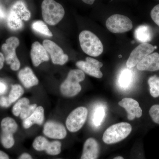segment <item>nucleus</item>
I'll return each mask as SVG.
<instances>
[{
  "instance_id": "1",
  "label": "nucleus",
  "mask_w": 159,
  "mask_h": 159,
  "mask_svg": "<svg viewBox=\"0 0 159 159\" xmlns=\"http://www.w3.org/2000/svg\"><path fill=\"white\" fill-rule=\"evenodd\" d=\"M84 78L85 74L81 70H71L68 74L66 79L61 85V93L68 97L76 96L81 90V87L79 83L84 80Z\"/></svg>"
},
{
  "instance_id": "2",
  "label": "nucleus",
  "mask_w": 159,
  "mask_h": 159,
  "mask_svg": "<svg viewBox=\"0 0 159 159\" xmlns=\"http://www.w3.org/2000/svg\"><path fill=\"white\" fill-rule=\"evenodd\" d=\"M82 51L92 57H97L102 54L103 47L102 42L96 34L90 31H82L79 36Z\"/></svg>"
},
{
  "instance_id": "3",
  "label": "nucleus",
  "mask_w": 159,
  "mask_h": 159,
  "mask_svg": "<svg viewBox=\"0 0 159 159\" xmlns=\"http://www.w3.org/2000/svg\"><path fill=\"white\" fill-rule=\"evenodd\" d=\"M41 8L43 19L50 25L58 24L65 13L62 6L54 0H43Z\"/></svg>"
},
{
  "instance_id": "4",
  "label": "nucleus",
  "mask_w": 159,
  "mask_h": 159,
  "mask_svg": "<svg viewBox=\"0 0 159 159\" xmlns=\"http://www.w3.org/2000/svg\"><path fill=\"white\" fill-rule=\"evenodd\" d=\"M132 126L127 122H120L111 125L106 130L102 137L107 144H115L122 141L131 132Z\"/></svg>"
},
{
  "instance_id": "5",
  "label": "nucleus",
  "mask_w": 159,
  "mask_h": 159,
  "mask_svg": "<svg viewBox=\"0 0 159 159\" xmlns=\"http://www.w3.org/2000/svg\"><path fill=\"white\" fill-rule=\"evenodd\" d=\"M20 44L19 40L17 38L11 37L6 40V43L2 45V51L5 57V61L10 66L12 70L17 71L19 70L20 63L16 56V48Z\"/></svg>"
},
{
  "instance_id": "6",
  "label": "nucleus",
  "mask_w": 159,
  "mask_h": 159,
  "mask_svg": "<svg viewBox=\"0 0 159 159\" xmlns=\"http://www.w3.org/2000/svg\"><path fill=\"white\" fill-rule=\"evenodd\" d=\"M106 26L109 31L114 33H123L130 31L133 23L129 18L120 14L111 16L107 20Z\"/></svg>"
},
{
  "instance_id": "7",
  "label": "nucleus",
  "mask_w": 159,
  "mask_h": 159,
  "mask_svg": "<svg viewBox=\"0 0 159 159\" xmlns=\"http://www.w3.org/2000/svg\"><path fill=\"white\" fill-rule=\"evenodd\" d=\"M87 116L88 110L85 107H80L74 109L66 120V125L68 129L71 132H75L80 130L84 125Z\"/></svg>"
},
{
  "instance_id": "8",
  "label": "nucleus",
  "mask_w": 159,
  "mask_h": 159,
  "mask_svg": "<svg viewBox=\"0 0 159 159\" xmlns=\"http://www.w3.org/2000/svg\"><path fill=\"white\" fill-rule=\"evenodd\" d=\"M154 50V47L152 45L148 43H142L132 51L126 61V66L130 68L135 66Z\"/></svg>"
},
{
  "instance_id": "9",
  "label": "nucleus",
  "mask_w": 159,
  "mask_h": 159,
  "mask_svg": "<svg viewBox=\"0 0 159 159\" xmlns=\"http://www.w3.org/2000/svg\"><path fill=\"white\" fill-rule=\"evenodd\" d=\"M43 46L51 56L54 64L63 65L67 62L68 56L64 54L62 49L54 42L50 40H45L43 42Z\"/></svg>"
},
{
  "instance_id": "10",
  "label": "nucleus",
  "mask_w": 159,
  "mask_h": 159,
  "mask_svg": "<svg viewBox=\"0 0 159 159\" xmlns=\"http://www.w3.org/2000/svg\"><path fill=\"white\" fill-rule=\"evenodd\" d=\"M76 66L80 70L86 74L97 78H101L102 74L100 69L103 64L99 61L90 57H87L85 61H80L76 63Z\"/></svg>"
},
{
  "instance_id": "11",
  "label": "nucleus",
  "mask_w": 159,
  "mask_h": 159,
  "mask_svg": "<svg viewBox=\"0 0 159 159\" xmlns=\"http://www.w3.org/2000/svg\"><path fill=\"white\" fill-rule=\"evenodd\" d=\"M119 105L127 111L129 120H132L136 117L139 118L142 116V111L139 102L133 99L124 98L119 102Z\"/></svg>"
},
{
  "instance_id": "12",
  "label": "nucleus",
  "mask_w": 159,
  "mask_h": 159,
  "mask_svg": "<svg viewBox=\"0 0 159 159\" xmlns=\"http://www.w3.org/2000/svg\"><path fill=\"white\" fill-rule=\"evenodd\" d=\"M43 133L51 139H62L67 134L66 130L61 124L54 122H47L43 128Z\"/></svg>"
},
{
  "instance_id": "13",
  "label": "nucleus",
  "mask_w": 159,
  "mask_h": 159,
  "mask_svg": "<svg viewBox=\"0 0 159 159\" xmlns=\"http://www.w3.org/2000/svg\"><path fill=\"white\" fill-rule=\"evenodd\" d=\"M31 57L33 65L38 66L44 61H48L49 58L48 52L43 45L38 42H35L31 46Z\"/></svg>"
},
{
  "instance_id": "14",
  "label": "nucleus",
  "mask_w": 159,
  "mask_h": 159,
  "mask_svg": "<svg viewBox=\"0 0 159 159\" xmlns=\"http://www.w3.org/2000/svg\"><path fill=\"white\" fill-rule=\"evenodd\" d=\"M140 71H155L159 70V54L154 53L149 54L137 65Z\"/></svg>"
},
{
  "instance_id": "15",
  "label": "nucleus",
  "mask_w": 159,
  "mask_h": 159,
  "mask_svg": "<svg viewBox=\"0 0 159 159\" xmlns=\"http://www.w3.org/2000/svg\"><path fill=\"white\" fill-rule=\"evenodd\" d=\"M99 144L93 138H89L85 141L80 159H97L99 156Z\"/></svg>"
},
{
  "instance_id": "16",
  "label": "nucleus",
  "mask_w": 159,
  "mask_h": 159,
  "mask_svg": "<svg viewBox=\"0 0 159 159\" xmlns=\"http://www.w3.org/2000/svg\"><path fill=\"white\" fill-rule=\"evenodd\" d=\"M18 77L21 82L26 88H30L34 86L37 85L39 83L37 77L29 67L22 69L19 71Z\"/></svg>"
},
{
  "instance_id": "17",
  "label": "nucleus",
  "mask_w": 159,
  "mask_h": 159,
  "mask_svg": "<svg viewBox=\"0 0 159 159\" xmlns=\"http://www.w3.org/2000/svg\"><path fill=\"white\" fill-rule=\"evenodd\" d=\"M44 119V110L42 107L36 108L33 114L29 118L24 120L23 125L24 128L28 129L34 124L41 125L43 122Z\"/></svg>"
},
{
  "instance_id": "18",
  "label": "nucleus",
  "mask_w": 159,
  "mask_h": 159,
  "mask_svg": "<svg viewBox=\"0 0 159 159\" xmlns=\"http://www.w3.org/2000/svg\"><path fill=\"white\" fill-rule=\"evenodd\" d=\"M10 11L14 12L22 20L28 21L31 18V12L22 0L15 3L11 6Z\"/></svg>"
},
{
  "instance_id": "19",
  "label": "nucleus",
  "mask_w": 159,
  "mask_h": 159,
  "mask_svg": "<svg viewBox=\"0 0 159 159\" xmlns=\"http://www.w3.org/2000/svg\"><path fill=\"white\" fill-rule=\"evenodd\" d=\"M135 37L139 41L147 43L152 39V32L150 27L146 25L139 26L134 32Z\"/></svg>"
},
{
  "instance_id": "20",
  "label": "nucleus",
  "mask_w": 159,
  "mask_h": 159,
  "mask_svg": "<svg viewBox=\"0 0 159 159\" xmlns=\"http://www.w3.org/2000/svg\"><path fill=\"white\" fill-rule=\"evenodd\" d=\"M2 134L5 135H13L17 130V123L14 119L10 117H6L1 122Z\"/></svg>"
},
{
  "instance_id": "21",
  "label": "nucleus",
  "mask_w": 159,
  "mask_h": 159,
  "mask_svg": "<svg viewBox=\"0 0 159 159\" xmlns=\"http://www.w3.org/2000/svg\"><path fill=\"white\" fill-rule=\"evenodd\" d=\"M7 24L9 29L17 30L21 29L23 26L22 20L13 11H9L7 18Z\"/></svg>"
},
{
  "instance_id": "22",
  "label": "nucleus",
  "mask_w": 159,
  "mask_h": 159,
  "mask_svg": "<svg viewBox=\"0 0 159 159\" xmlns=\"http://www.w3.org/2000/svg\"><path fill=\"white\" fill-rule=\"evenodd\" d=\"M132 77V73L130 70L128 69L123 70L119 76V85L123 88H127L130 84Z\"/></svg>"
},
{
  "instance_id": "23",
  "label": "nucleus",
  "mask_w": 159,
  "mask_h": 159,
  "mask_svg": "<svg viewBox=\"0 0 159 159\" xmlns=\"http://www.w3.org/2000/svg\"><path fill=\"white\" fill-rule=\"evenodd\" d=\"M31 27L34 31H36L40 34H43L49 37L53 36L52 32L49 30L47 25L42 21H35L32 23Z\"/></svg>"
},
{
  "instance_id": "24",
  "label": "nucleus",
  "mask_w": 159,
  "mask_h": 159,
  "mask_svg": "<svg viewBox=\"0 0 159 159\" xmlns=\"http://www.w3.org/2000/svg\"><path fill=\"white\" fill-rule=\"evenodd\" d=\"M152 97L157 98L159 97V77L156 75L151 77L148 80Z\"/></svg>"
},
{
  "instance_id": "25",
  "label": "nucleus",
  "mask_w": 159,
  "mask_h": 159,
  "mask_svg": "<svg viewBox=\"0 0 159 159\" xmlns=\"http://www.w3.org/2000/svg\"><path fill=\"white\" fill-rule=\"evenodd\" d=\"M24 90L19 84L11 86V88L8 98L10 103H12L17 100L24 94Z\"/></svg>"
},
{
  "instance_id": "26",
  "label": "nucleus",
  "mask_w": 159,
  "mask_h": 159,
  "mask_svg": "<svg viewBox=\"0 0 159 159\" xmlns=\"http://www.w3.org/2000/svg\"><path fill=\"white\" fill-rule=\"evenodd\" d=\"M105 112L104 107L102 106H98L94 111L93 116V122L97 127L100 126L105 117Z\"/></svg>"
},
{
  "instance_id": "27",
  "label": "nucleus",
  "mask_w": 159,
  "mask_h": 159,
  "mask_svg": "<svg viewBox=\"0 0 159 159\" xmlns=\"http://www.w3.org/2000/svg\"><path fill=\"white\" fill-rule=\"evenodd\" d=\"M29 104L30 101L28 98H21L19 99L13 106L12 110V113L16 116H18L23 110Z\"/></svg>"
},
{
  "instance_id": "28",
  "label": "nucleus",
  "mask_w": 159,
  "mask_h": 159,
  "mask_svg": "<svg viewBox=\"0 0 159 159\" xmlns=\"http://www.w3.org/2000/svg\"><path fill=\"white\" fill-rule=\"evenodd\" d=\"M49 142L44 137L39 136L34 139L32 145L35 150L38 151H45L48 146Z\"/></svg>"
},
{
  "instance_id": "29",
  "label": "nucleus",
  "mask_w": 159,
  "mask_h": 159,
  "mask_svg": "<svg viewBox=\"0 0 159 159\" xmlns=\"http://www.w3.org/2000/svg\"><path fill=\"white\" fill-rule=\"evenodd\" d=\"M61 146V143L59 141L50 142L48 148L45 150L46 152L50 155H57L60 153Z\"/></svg>"
},
{
  "instance_id": "30",
  "label": "nucleus",
  "mask_w": 159,
  "mask_h": 159,
  "mask_svg": "<svg viewBox=\"0 0 159 159\" xmlns=\"http://www.w3.org/2000/svg\"><path fill=\"white\" fill-rule=\"evenodd\" d=\"M1 142L2 145L5 148H11L15 144L13 135H5L1 134Z\"/></svg>"
},
{
  "instance_id": "31",
  "label": "nucleus",
  "mask_w": 159,
  "mask_h": 159,
  "mask_svg": "<svg viewBox=\"0 0 159 159\" xmlns=\"http://www.w3.org/2000/svg\"><path fill=\"white\" fill-rule=\"evenodd\" d=\"M37 107V105L36 104H33L31 105L29 104L23 110L20 114V116L21 119L25 120L29 118L33 114Z\"/></svg>"
},
{
  "instance_id": "32",
  "label": "nucleus",
  "mask_w": 159,
  "mask_h": 159,
  "mask_svg": "<svg viewBox=\"0 0 159 159\" xmlns=\"http://www.w3.org/2000/svg\"><path fill=\"white\" fill-rule=\"evenodd\" d=\"M149 114L152 121L159 124V104L152 105L149 109Z\"/></svg>"
},
{
  "instance_id": "33",
  "label": "nucleus",
  "mask_w": 159,
  "mask_h": 159,
  "mask_svg": "<svg viewBox=\"0 0 159 159\" xmlns=\"http://www.w3.org/2000/svg\"><path fill=\"white\" fill-rule=\"evenodd\" d=\"M150 15L154 22L159 26V4L153 7L151 11Z\"/></svg>"
},
{
  "instance_id": "34",
  "label": "nucleus",
  "mask_w": 159,
  "mask_h": 159,
  "mask_svg": "<svg viewBox=\"0 0 159 159\" xmlns=\"http://www.w3.org/2000/svg\"><path fill=\"white\" fill-rule=\"evenodd\" d=\"M11 105L8 97H2L0 98V106L4 107H8Z\"/></svg>"
},
{
  "instance_id": "35",
  "label": "nucleus",
  "mask_w": 159,
  "mask_h": 159,
  "mask_svg": "<svg viewBox=\"0 0 159 159\" xmlns=\"http://www.w3.org/2000/svg\"><path fill=\"white\" fill-rule=\"evenodd\" d=\"M7 89V86L6 84L3 81H0V95L5 94Z\"/></svg>"
},
{
  "instance_id": "36",
  "label": "nucleus",
  "mask_w": 159,
  "mask_h": 159,
  "mask_svg": "<svg viewBox=\"0 0 159 159\" xmlns=\"http://www.w3.org/2000/svg\"><path fill=\"white\" fill-rule=\"evenodd\" d=\"M5 59L2 53L0 52V70L2 69Z\"/></svg>"
},
{
  "instance_id": "37",
  "label": "nucleus",
  "mask_w": 159,
  "mask_h": 159,
  "mask_svg": "<svg viewBox=\"0 0 159 159\" xmlns=\"http://www.w3.org/2000/svg\"><path fill=\"white\" fill-rule=\"evenodd\" d=\"M18 159H32V158L29 154L24 153L21 155Z\"/></svg>"
},
{
  "instance_id": "38",
  "label": "nucleus",
  "mask_w": 159,
  "mask_h": 159,
  "mask_svg": "<svg viewBox=\"0 0 159 159\" xmlns=\"http://www.w3.org/2000/svg\"><path fill=\"white\" fill-rule=\"evenodd\" d=\"M0 159H9V158L7 154L0 150Z\"/></svg>"
},
{
  "instance_id": "39",
  "label": "nucleus",
  "mask_w": 159,
  "mask_h": 159,
  "mask_svg": "<svg viewBox=\"0 0 159 159\" xmlns=\"http://www.w3.org/2000/svg\"><path fill=\"white\" fill-rule=\"evenodd\" d=\"M5 17H6V13H5V10L2 6H0V18H4Z\"/></svg>"
},
{
  "instance_id": "40",
  "label": "nucleus",
  "mask_w": 159,
  "mask_h": 159,
  "mask_svg": "<svg viewBox=\"0 0 159 159\" xmlns=\"http://www.w3.org/2000/svg\"><path fill=\"white\" fill-rule=\"evenodd\" d=\"M82 1L86 4L91 5L93 4L95 0H82Z\"/></svg>"
},
{
  "instance_id": "41",
  "label": "nucleus",
  "mask_w": 159,
  "mask_h": 159,
  "mask_svg": "<svg viewBox=\"0 0 159 159\" xmlns=\"http://www.w3.org/2000/svg\"><path fill=\"white\" fill-rule=\"evenodd\" d=\"M113 159H124L123 157H122L118 156L114 158Z\"/></svg>"
},
{
  "instance_id": "42",
  "label": "nucleus",
  "mask_w": 159,
  "mask_h": 159,
  "mask_svg": "<svg viewBox=\"0 0 159 159\" xmlns=\"http://www.w3.org/2000/svg\"><path fill=\"white\" fill-rule=\"evenodd\" d=\"M132 43H134V41H132Z\"/></svg>"
}]
</instances>
